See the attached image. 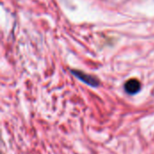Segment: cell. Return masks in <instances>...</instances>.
Masks as SVG:
<instances>
[{
	"instance_id": "obj_1",
	"label": "cell",
	"mask_w": 154,
	"mask_h": 154,
	"mask_svg": "<svg viewBox=\"0 0 154 154\" xmlns=\"http://www.w3.org/2000/svg\"><path fill=\"white\" fill-rule=\"evenodd\" d=\"M71 73L77 77L78 79H79L81 81H83L84 83L91 86V87H98L99 86V81L93 76H90V75H88V74H85L83 73L82 71H79V70H71Z\"/></svg>"
},
{
	"instance_id": "obj_2",
	"label": "cell",
	"mask_w": 154,
	"mask_h": 154,
	"mask_svg": "<svg viewBox=\"0 0 154 154\" xmlns=\"http://www.w3.org/2000/svg\"><path fill=\"white\" fill-rule=\"evenodd\" d=\"M125 91L130 95H134L138 93L141 89V83L137 79H130L125 85Z\"/></svg>"
}]
</instances>
